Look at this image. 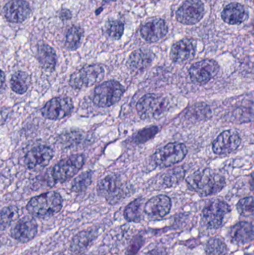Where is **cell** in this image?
Here are the masks:
<instances>
[{"mask_svg": "<svg viewBox=\"0 0 254 255\" xmlns=\"http://www.w3.org/2000/svg\"><path fill=\"white\" fill-rule=\"evenodd\" d=\"M188 187L201 196H208L220 192L225 187V178L213 169H199L186 178Z\"/></svg>", "mask_w": 254, "mask_h": 255, "instance_id": "cell-1", "label": "cell"}, {"mask_svg": "<svg viewBox=\"0 0 254 255\" xmlns=\"http://www.w3.org/2000/svg\"><path fill=\"white\" fill-rule=\"evenodd\" d=\"M62 208V196L54 191L34 196L26 205L27 211L31 217L41 219L52 217L59 213Z\"/></svg>", "mask_w": 254, "mask_h": 255, "instance_id": "cell-2", "label": "cell"}, {"mask_svg": "<svg viewBox=\"0 0 254 255\" xmlns=\"http://www.w3.org/2000/svg\"><path fill=\"white\" fill-rule=\"evenodd\" d=\"M169 103L165 97L159 94H148L137 102V114L142 120L159 118L168 110Z\"/></svg>", "mask_w": 254, "mask_h": 255, "instance_id": "cell-3", "label": "cell"}, {"mask_svg": "<svg viewBox=\"0 0 254 255\" xmlns=\"http://www.w3.org/2000/svg\"><path fill=\"white\" fill-rule=\"evenodd\" d=\"M187 152L184 144L171 142L155 151L152 157V163L156 167L165 169L182 161Z\"/></svg>", "mask_w": 254, "mask_h": 255, "instance_id": "cell-4", "label": "cell"}, {"mask_svg": "<svg viewBox=\"0 0 254 255\" xmlns=\"http://www.w3.org/2000/svg\"><path fill=\"white\" fill-rule=\"evenodd\" d=\"M125 92L124 87L117 81L103 82L94 90L92 102L99 108H107L117 103Z\"/></svg>", "mask_w": 254, "mask_h": 255, "instance_id": "cell-5", "label": "cell"}, {"mask_svg": "<svg viewBox=\"0 0 254 255\" xmlns=\"http://www.w3.org/2000/svg\"><path fill=\"white\" fill-rule=\"evenodd\" d=\"M105 70L101 64H91L75 72L70 76L69 84L76 90L89 88L99 83L104 77Z\"/></svg>", "mask_w": 254, "mask_h": 255, "instance_id": "cell-6", "label": "cell"}, {"mask_svg": "<svg viewBox=\"0 0 254 255\" xmlns=\"http://www.w3.org/2000/svg\"><path fill=\"white\" fill-rule=\"evenodd\" d=\"M85 163V156L73 154L58 162L52 169V177L56 183H64L71 179L82 169Z\"/></svg>", "mask_w": 254, "mask_h": 255, "instance_id": "cell-7", "label": "cell"}, {"mask_svg": "<svg viewBox=\"0 0 254 255\" xmlns=\"http://www.w3.org/2000/svg\"><path fill=\"white\" fill-rule=\"evenodd\" d=\"M205 14V6L201 0H186L176 11V19L183 25L198 23Z\"/></svg>", "mask_w": 254, "mask_h": 255, "instance_id": "cell-8", "label": "cell"}, {"mask_svg": "<svg viewBox=\"0 0 254 255\" xmlns=\"http://www.w3.org/2000/svg\"><path fill=\"white\" fill-rule=\"evenodd\" d=\"M74 106L71 98L67 97H55L52 99L41 109L43 118L50 121H60L70 116Z\"/></svg>", "mask_w": 254, "mask_h": 255, "instance_id": "cell-9", "label": "cell"}, {"mask_svg": "<svg viewBox=\"0 0 254 255\" xmlns=\"http://www.w3.org/2000/svg\"><path fill=\"white\" fill-rule=\"evenodd\" d=\"M219 71V65L215 60L204 59L191 66L189 77L195 85H203L213 79Z\"/></svg>", "mask_w": 254, "mask_h": 255, "instance_id": "cell-10", "label": "cell"}, {"mask_svg": "<svg viewBox=\"0 0 254 255\" xmlns=\"http://www.w3.org/2000/svg\"><path fill=\"white\" fill-rule=\"evenodd\" d=\"M231 210L227 202L216 199L210 202L203 210V220L207 227L219 229L222 226L225 216L229 214Z\"/></svg>", "mask_w": 254, "mask_h": 255, "instance_id": "cell-11", "label": "cell"}, {"mask_svg": "<svg viewBox=\"0 0 254 255\" xmlns=\"http://www.w3.org/2000/svg\"><path fill=\"white\" fill-rule=\"evenodd\" d=\"M37 229L38 226L34 217L26 216L15 223L10 229V236L21 244H26L35 238Z\"/></svg>", "mask_w": 254, "mask_h": 255, "instance_id": "cell-12", "label": "cell"}, {"mask_svg": "<svg viewBox=\"0 0 254 255\" xmlns=\"http://www.w3.org/2000/svg\"><path fill=\"white\" fill-rule=\"evenodd\" d=\"M196 49V40L193 39H183L171 46L170 58L175 64H186L195 58Z\"/></svg>", "mask_w": 254, "mask_h": 255, "instance_id": "cell-13", "label": "cell"}, {"mask_svg": "<svg viewBox=\"0 0 254 255\" xmlns=\"http://www.w3.org/2000/svg\"><path fill=\"white\" fill-rule=\"evenodd\" d=\"M54 156V151L47 145H39L30 150L25 156L24 162L30 170H39L49 164Z\"/></svg>", "mask_w": 254, "mask_h": 255, "instance_id": "cell-14", "label": "cell"}, {"mask_svg": "<svg viewBox=\"0 0 254 255\" xmlns=\"http://www.w3.org/2000/svg\"><path fill=\"white\" fill-rule=\"evenodd\" d=\"M98 196L107 199L110 203H114L123 193L120 178L115 175H109L99 181L97 185Z\"/></svg>", "mask_w": 254, "mask_h": 255, "instance_id": "cell-15", "label": "cell"}, {"mask_svg": "<svg viewBox=\"0 0 254 255\" xmlns=\"http://www.w3.org/2000/svg\"><path fill=\"white\" fill-rule=\"evenodd\" d=\"M241 142L238 132L234 130H225L213 141V152L219 155L231 154L239 148Z\"/></svg>", "mask_w": 254, "mask_h": 255, "instance_id": "cell-16", "label": "cell"}, {"mask_svg": "<svg viewBox=\"0 0 254 255\" xmlns=\"http://www.w3.org/2000/svg\"><path fill=\"white\" fill-rule=\"evenodd\" d=\"M169 32L167 22L161 18L151 19L142 25L140 33L142 38L148 43H157L163 40Z\"/></svg>", "mask_w": 254, "mask_h": 255, "instance_id": "cell-17", "label": "cell"}, {"mask_svg": "<svg viewBox=\"0 0 254 255\" xmlns=\"http://www.w3.org/2000/svg\"><path fill=\"white\" fill-rule=\"evenodd\" d=\"M171 208V201L166 195H159L149 199L144 206V213L151 220H161L165 217Z\"/></svg>", "mask_w": 254, "mask_h": 255, "instance_id": "cell-18", "label": "cell"}, {"mask_svg": "<svg viewBox=\"0 0 254 255\" xmlns=\"http://www.w3.org/2000/svg\"><path fill=\"white\" fill-rule=\"evenodd\" d=\"M31 13L29 4L25 0H11L3 7L4 18L12 23H21Z\"/></svg>", "mask_w": 254, "mask_h": 255, "instance_id": "cell-19", "label": "cell"}, {"mask_svg": "<svg viewBox=\"0 0 254 255\" xmlns=\"http://www.w3.org/2000/svg\"><path fill=\"white\" fill-rule=\"evenodd\" d=\"M155 60V54L146 48L137 49L130 55L127 67L133 73H140L147 70Z\"/></svg>", "mask_w": 254, "mask_h": 255, "instance_id": "cell-20", "label": "cell"}, {"mask_svg": "<svg viewBox=\"0 0 254 255\" xmlns=\"http://www.w3.org/2000/svg\"><path fill=\"white\" fill-rule=\"evenodd\" d=\"M221 16L222 20L228 25H240L247 20L249 13L241 3L231 2L224 7Z\"/></svg>", "mask_w": 254, "mask_h": 255, "instance_id": "cell-21", "label": "cell"}, {"mask_svg": "<svg viewBox=\"0 0 254 255\" xmlns=\"http://www.w3.org/2000/svg\"><path fill=\"white\" fill-rule=\"evenodd\" d=\"M230 239L236 245L245 246L254 241V226L248 222H240L234 225L229 232Z\"/></svg>", "mask_w": 254, "mask_h": 255, "instance_id": "cell-22", "label": "cell"}, {"mask_svg": "<svg viewBox=\"0 0 254 255\" xmlns=\"http://www.w3.org/2000/svg\"><path fill=\"white\" fill-rule=\"evenodd\" d=\"M97 231L91 229L78 233L72 240L70 251L76 254H82L96 239Z\"/></svg>", "mask_w": 254, "mask_h": 255, "instance_id": "cell-23", "label": "cell"}, {"mask_svg": "<svg viewBox=\"0 0 254 255\" xmlns=\"http://www.w3.org/2000/svg\"><path fill=\"white\" fill-rule=\"evenodd\" d=\"M37 58L42 68L46 71L52 72L55 70L57 55L53 48L47 44H40L37 48Z\"/></svg>", "mask_w": 254, "mask_h": 255, "instance_id": "cell-24", "label": "cell"}, {"mask_svg": "<svg viewBox=\"0 0 254 255\" xmlns=\"http://www.w3.org/2000/svg\"><path fill=\"white\" fill-rule=\"evenodd\" d=\"M144 206V199L141 198H138L131 202L124 211L125 220L134 223L141 221L143 219V214H145Z\"/></svg>", "mask_w": 254, "mask_h": 255, "instance_id": "cell-25", "label": "cell"}, {"mask_svg": "<svg viewBox=\"0 0 254 255\" xmlns=\"http://www.w3.org/2000/svg\"><path fill=\"white\" fill-rule=\"evenodd\" d=\"M10 85L13 92L17 94H24L31 85V77L25 72H16L10 78Z\"/></svg>", "mask_w": 254, "mask_h": 255, "instance_id": "cell-26", "label": "cell"}, {"mask_svg": "<svg viewBox=\"0 0 254 255\" xmlns=\"http://www.w3.org/2000/svg\"><path fill=\"white\" fill-rule=\"evenodd\" d=\"M125 31V25L122 21L118 19H110L104 26V35L113 40H119L122 38Z\"/></svg>", "mask_w": 254, "mask_h": 255, "instance_id": "cell-27", "label": "cell"}, {"mask_svg": "<svg viewBox=\"0 0 254 255\" xmlns=\"http://www.w3.org/2000/svg\"><path fill=\"white\" fill-rule=\"evenodd\" d=\"M19 210L14 205L4 207L0 210V226L6 229L19 220Z\"/></svg>", "mask_w": 254, "mask_h": 255, "instance_id": "cell-28", "label": "cell"}, {"mask_svg": "<svg viewBox=\"0 0 254 255\" xmlns=\"http://www.w3.org/2000/svg\"><path fill=\"white\" fill-rule=\"evenodd\" d=\"M185 175V169L182 166H177L164 174L162 178L163 184L166 187H175L180 181H183Z\"/></svg>", "mask_w": 254, "mask_h": 255, "instance_id": "cell-29", "label": "cell"}, {"mask_svg": "<svg viewBox=\"0 0 254 255\" xmlns=\"http://www.w3.org/2000/svg\"><path fill=\"white\" fill-rule=\"evenodd\" d=\"M83 36L84 30L81 27H71L66 35V47L70 50H76L80 46Z\"/></svg>", "mask_w": 254, "mask_h": 255, "instance_id": "cell-30", "label": "cell"}, {"mask_svg": "<svg viewBox=\"0 0 254 255\" xmlns=\"http://www.w3.org/2000/svg\"><path fill=\"white\" fill-rule=\"evenodd\" d=\"M92 180V171H86L76 177L72 184V190L75 193H80L88 188Z\"/></svg>", "mask_w": 254, "mask_h": 255, "instance_id": "cell-31", "label": "cell"}, {"mask_svg": "<svg viewBox=\"0 0 254 255\" xmlns=\"http://www.w3.org/2000/svg\"><path fill=\"white\" fill-rule=\"evenodd\" d=\"M159 131L158 127H146L139 130L133 136L132 141L135 144H142L152 139Z\"/></svg>", "mask_w": 254, "mask_h": 255, "instance_id": "cell-32", "label": "cell"}, {"mask_svg": "<svg viewBox=\"0 0 254 255\" xmlns=\"http://www.w3.org/2000/svg\"><path fill=\"white\" fill-rule=\"evenodd\" d=\"M239 214L243 217H252L254 215V198L252 196L243 198L239 201L237 205Z\"/></svg>", "mask_w": 254, "mask_h": 255, "instance_id": "cell-33", "label": "cell"}, {"mask_svg": "<svg viewBox=\"0 0 254 255\" xmlns=\"http://www.w3.org/2000/svg\"><path fill=\"white\" fill-rule=\"evenodd\" d=\"M207 253L213 255H225L227 251V247L223 241L220 239L214 238L210 240L207 244Z\"/></svg>", "mask_w": 254, "mask_h": 255, "instance_id": "cell-34", "label": "cell"}, {"mask_svg": "<svg viewBox=\"0 0 254 255\" xmlns=\"http://www.w3.org/2000/svg\"><path fill=\"white\" fill-rule=\"evenodd\" d=\"M59 16L62 20H68V19H71V11L70 10H67V9H64L60 12Z\"/></svg>", "mask_w": 254, "mask_h": 255, "instance_id": "cell-35", "label": "cell"}, {"mask_svg": "<svg viewBox=\"0 0 254 255\" xmlns=\"http://www.w3.org/2000/svg\"><path fill=\"white\" fill-rule=\"evenodd\" d=\"M5 85V74L2 70H0V94L2 93Z\"/></svg>", "mask_w": 254, "mask_h": 255, "instance_id": "cell-36", "label": "cell"}, {"mask_svg": "<svg viewBox=\"0 0 254 255\" xmlns=\"http://www.w3.org/2000/svg\"><path fill=\"white\" fill-rule=\"evenodd\" d=\"M146 255H167L165 250L161 249H155V250H151Z\"/></svg>", "mask_w": 254, "mask_h": 255, "instance_id": "cell-37", "label": "cell"}, {"mask_svg": "<svg viewBox=\"0 0 254 255\" xmlns=\"http://www.w3.org/2000/svg\"><path fill=\"white\" fill-rule=\"evenodd\" d=\"M84 255V254H79V255Z\"/></svg>", "mask_w": 254, "mask_h": 255, "instance_id": "cell-38", "label": "cell"}]
</instances>
